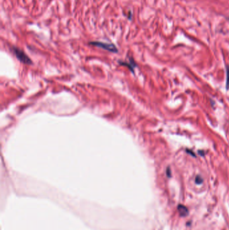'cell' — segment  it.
Instances as JSON below:
<instances>
[{
  "instance_id": "6da1fadb",
  "label": "cell",
  "mask_w": 229,
  "mask_h": 230,
  "mask_svg": "<svg viewBox=\"0 0 229 230\" xmlns=\"http://www.w3.org/2000/svg\"><path fill=\"white\" fill-rule=\"evenodd\" d=\"M89 44L93 46H96L99 48H102V49L108 50V51L113 52V53L118 52V49H117L116 47L114 45V44L105 43H102V42H99V41L90 42Z\"/></svg>"
},
{
  "instance_id": "7a4b0ae2",
  "label": "cell",
  "mask_w": 229,
  "mask_h": 230,
  "mask_svg": "<svg viewBox=\"0 0 229 230\" xmlns=\"http://www.w3.org/2000/svg\"><path fill=\"white\" fill-rule=\"evenodd\" d=\"M12 51L13 53H14V55H16V57L19 59V60L21 61L24 63L25 64H31L32 63V61L31 60V59H30L28 56H27L24 52L23 51V50L19 49L17 47H12Z\"/></svg>"
},
{
  "instance_id": "3957f363",
  "label": "cell",
  "mask_w": 229,
  "mask_h": 230,
  "mask_svg": "<svg viewBox=\"0 0 229 230\" xmlns=\"http://www.w3.org/2000/svg\"><path fill=\"white\" fill-rule=\"evenodd\" d=\"M226 88L229 89V65L227 67V83H226Z\"/></svg>"
},
{
  "instance_id": "277c9868",
  "label": "cell",
  "mask_w": 229,
  "mask_h": 230,
  "mask_svg": "<svg viewBox=\"0 0 229 230\" xmlns=\"http://www.w3.org/2000/svg\"><path fill=\"white\" fill-rule=\"evenodd\" d=\"M202 180V178H200V176H197L196 178H195V183H197L198 184H200Z\"/></svg>"
},
{
  "instance_id": "5b68a950",
  "label": "cell",
  "mask_w": 229,
  "mask_h": 230,
  "mask_svg": "<svg viewBox=\"0 0 229 230\" xmlns=\"http://www.w3.org/2000/svg\"><path fill=\"white\" fill-rule=\"evenodd\" d=\"M187 152H188V154H191L192 155V156H195V155L194 154H192V153H194V152H193V151H189V150H188V149H187Z\"/></svg>"
}]
</instances>
